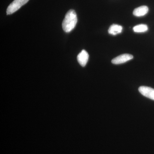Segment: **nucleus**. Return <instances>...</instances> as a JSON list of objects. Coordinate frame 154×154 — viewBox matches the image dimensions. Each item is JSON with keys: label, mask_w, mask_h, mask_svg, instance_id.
I'll return each mask as SVG.
<instances>
[{"label": "nucleus", "mask_w": 154, "mask_h": 154, "mask_svg": "<svg viewBox=\"0 0 154 154\" xmlns=\"http://www.w3.org/2000/svg\"><path fill=\"white\" fill-rule=\"evenodd\" d=\"M89 54L85 50H83L78 54L77 56V60L80 65L82 67L85 66L88 59H89Z\"/></svg>", "instance_id": "39448f33"}, {"label": "nucleus", "mask_w": 154, "mask_h": 154, "mask_svg": "<svg viewBox=\"0 0 154 154\" xmlns=\"http://www.w3.org/2000/svg\"><path fill=\"white\" fill-rule=\"evenodd\" d=\"M133 58V56L131 54H125L114 58L111 61V62L114 64H120L131 60Z\"/></svg>", "instance_id": "7ed1b4c3"}, {"label": "nucleus", "mask_w": 154, "mask_h": 154, "mask_svg": "<svg viewBox=\"0 0 154 154\" xmlns=\"http://www.w3.org/2000/svg\"><path fill=\"white\" fill-rule=\"evenodd\" d=\"M78 19L76 13L73 10H70L66 14L62 23V28L66 33L71 32L75 27Z\"/></svg>", "instance_id": "f257e3e1"}, {"label": "nucleus", "mask_w": 154, "mask_h": 154, "mask_svg": "<svg viewBox=\"0 0 154 154\" xmlns=\"http://www.w3.org/2000/svg\"><path fill=\"white\" fill-rule=\"evenodd\" d=\"M29 0H14L9 5L7 10V15H11L19 10Z\"/></svg>", "instance_id": "f03ea898"}, {"label": "nucleus", "mask_w": 154, "mask_h": 154, "mask_svg": "<svg viewBox=\"0 0 154 154\" xmlns=\"http://www.w3.org/2000/svg\"><path fill=\"white\" fill-rule=\"evenodd\" d=\"M122 27L121 25L113 24L110 26L108 32L109 34L111 35H116L121 33L122 32Z\"/></svg>", "instance_id": "0eeeda50"}, {"label": "nucleus", "mask_w": 154, "mask_h": 154, "mask_svg": "<svg viewBox=\"0 0 154 154\" xmlns=\"http://www.w3.org/2000/svg\"><path fill=\"white\" fill-rule=\"evenodd\" d=\"M149 8L147 6H142L135 9L133 11V15L137 17H143L147 14Z\"/></svg>", "instance_id": "423d86ee"}, {"label": "nucleus", "mask_w": 154, "mask_h": 154, "mask_svg": "<svg viewBox=\"0 0 154 154\" xmlns=\"http://www.w3.org/2000/svg\"><path fill=\"white\" fill-rule=\"evenodd\" d=\"M138 90L143 96L154 100V89L146 86H141Z\"/></svg>", "instance_id": "20e7f679"}, {"label": "nucleus", "mask_w": 154, "mask_h": 154, "mask_svg": "<svg viewBox=\"0 0 154 154\" xmlns=\"http://www.w3.org/2000/svg\"><path fill=\"white\" fill-rule=\"evenodd\" d=\"M148 30L147 25L145 24H140L134 26L133 28L134 31L136 33H143Z\"/></svg>", "instance_id": "6e6552de"}]
</instances>
